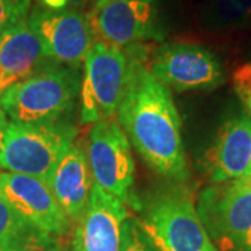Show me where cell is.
I'll list each match as a JSON object with an SVG mask.
<instances>
[{
	"mask_svg": "<svg viewBox=\"0 0 251 251\" xmlns=\"http://www.w3.org/2000/svg\"><path fill=\"white\" fill-rule=\"evenodd\" d=\"M249 180H250V183H251V176H250V177H249Z\"/></svg>",
	"mask_w": 251,
	"mask_h": 251,
	"instance_id": "83f0119b",
	"label": "cell"
},
{
	"mask_svg": "<svg viewBox=\"0 0 251 251\" xmlns=\"http://www.w3.org/2000/svg\"><path fill=\"white\" fill-rule=\"evenodd\" d=\"M38 227L25 222L0 197V251H13Z\"/></svg>",
	"mask_w": 251,
	"mask_h": 251,
	"instance_id": "2e32d148",
	"label": "cell"
},
{
	"mask_svg": "<svg viewBox=\"0 0 251 251\" xmlns=\"http://www.w3.org/2000/svg\"><path fill=\"white\" fill-rule=\"evenodd\" d=\"M234 3L237 4V7L246 16V18L251 21V0H234Z\"/></svg>",
	"mask_w": 251,
	"mask_h": 251,
	"instance_id": "603a6c76",
	"label": "cell"
},
{
	"mask_svg": "<svg viewBox=\"0 0 251 251\" xmlns=\"http://www.w3.org/2000/svg\"><path fill=\"white\" fill-rule=\"evenodd\" d=\"M119 125L152 171L175 181L188 179L181 120L171 91L144 67L140 57L119 108Z\"/></svg>",
	"mask_w": 251,
	"mask_h": 251,
	"instance_id": "6da1fadb",
	"label": "cell"
},
{
	"mask_svg": "<svg viewBox=\"0 0 251 251\" xmlns=\"http://www.w3.org/2000/svg\"><path fill=\"white\" fill-rule=\"evenodd\" d=\"M49 62L39 36L27 20L6 29L0 34V95Z\"/></svg>",
	"mask_w": 251,
	"mask_h": 251,
	"instance_id": "5bb4252c",
	"label": "cell"
},
{
	"mask_svg": "<svg viewBox=\"0 0 251 251\" xmlns=\"http://www.w3.org/2000/svg\"><path fill=\"white\" fill-rule=\"evenodd\" d=\"M158 251H214L193 200L183 191L162 194L148 208L143 224Z\"/></svg>",
	"mask_w": 251,
	"mask_h": 251,
	"instance_id": "8992f818",
	"label": "cell"
},
{
	"mask_svg": "<svg viewBox=\"0 0 251 251\" xmlns=\"http://www.w3.org/2000/svg\"><path fill=\"white\" fill-rule=\"evenodd\" d=\"M120 251H158V249L145 233L143 225L128 216L122 226Z\"/></svg>",
	"mask_w": 251,
	"mask_h": 251,
	"instance_id": "ac0fdd59",
	"label": "cell"
},
{
	"mask_svg": "<svg viewBox=\"0 0 251 251\" xmlns=\"http://www.w3.org/2000/svg\"><path fill=\"white\" fill-rule=\"evenodd\" d=\"M152 75L177 92L212 91L226 81L222 63L204 46L163 44L153 54Z\"/></svg>",
	"mask_w": 251,
	"mask_h": 251,
	"instance_id": "ba28073f",
	"label": "cell"
},
{
	"mask_svg": "<svg viewBox=\"0 0 251 251\" xmlns=\"http://www.w3.org/2000/svg\"><path fill=\"white\" fill-rule=\"evenodd\" d=\"M214 251H218V250H214Z\"/></svg>",
	"mask_w": 251,
	"mask_h": 251,
	"instance_id": "f1b7e54d",
	"label": "cell"
},
{
	"mask_svg": "<svg viewBox=\"0 0 251 251\" xmlns=\"http://www.w3.org/2000/svg\"><path fill=\"white\" fill-rule=\"evenodd\" d=\"M250 163L251 117L234 116L219 128L204 156V169L209 181L219 184L249 177Z\"/></svg>",
	"mask_w": 251,
	"mask_h": 251,
	"instance_id": "4fadbf2b",
	"label": "cell"
},
{
	"mask_svg": "<svg viewBox=\"0 0 251 251\" xmlns=\"http://www.w3.org/2000/svg\"><path fill=\"white\" fill-rule=\"evenodd\" d=\"M206 24L216 29H234L249 24L234 0H211L206 9Z\"/></svg>",
	"mask_w": 251,
	"mask_h": 251,
	"instance_id": "e0dca14e",
	"label": "cell"
},
{
	"mask_svg": "<svg viewBox=\"0 0 251 251\" xmlns=\"http://www.w3.org/2000/svg\"><path fill=\"white\" fill-rule=\"evenodd\" d=\"M75 134V127L67 122L9 123L0 155V168L32 176L49 186L57 165L73 145Z\"/></svg>",
	"mask_w": 251,
	"mask_h": 251,
	"instance_id": "3957f363",
	"label": "cell"
},
{
	"mask_svg": "<svg viewBox=\"0 0 251 251\" xmlns=\"http://www.w3.org/2000/svg\"><path fill=\"white\" fill-rule=\"evenodd\" d=\"M0 197L25 222L56 237L69 232L70 221L42 180L13 172H0Z\"/></svg>",
	"mask_w": 251,
	"mask_h": 251,
	"instance_id": "8fae6325",
	"label": "cell"
},
{
	"mask_svg": "<svg viewBox=\"0 0 251 251\" xmlns=\"http://www.w3.org/2000/svg\"><path fill=\"white\" fill-rule=\"evenodd\" d=\"M91 0H67V4H69V9L78 10L80 7H84L90 3Z\"/></svg>",
	"mask_w": 251,
	"mask_h": 251,
	"instance_id": "cb8c5ba5",
	"label": "cell"
},
{
	"mask_svg": "<svg viewBox=\"0 0 251 251\" xmlns=\"http://www.w3.org/2000/svg\"><path fill=\"white\" fill-rule=\"evenodd\" d=\"M125 204L92 183L88 205L74 233V251H120Z\"/></svg>",
	"mask_w": 251,
	"mask_h": 251,
	"instance_id": "7c38bea8",
	"label": "cell"
},
{
	"mask_svg": "<svg viewBox=\"0 0 251 251\" xmlns=\"http://www.w3.org/2000/svg\"><path fill=\"white\" fill-rule=\"evenodd\" d=\"M27 21L39 36L45 56L50 62L78 69L94 45V31L88 16L80 10L36 9Z\"/></svg>",
	"mask_w": 251,
	"mask_h": 251,
	"instance_id": "30bf717a",
	"label": "cell"
},
{
	"mask_svg": "<svg viewBox=\"0 0 251 251\" xmlns=\"http://www.w3.org/2000/svg\"><path fill=\"white\" fill-rule=\"evenodd\" d=\"M99 42L123 48L143 41H161L159 0H112L88 14Z\"/></svg>",
	"mask_w": 251,
	"mask_h": 251,
	"instance_id": "9c48e42d",
	"label": "cell"
},
{
	"mask_svg": "<svg viewBox=\"0 0 251 251\" xmlns=\"http://www.w3.org/2000/svg\"><path fill=\"white\" fill-rule=\"evenodd\" d=\"M49 187L69 221L78 222L87 209L92 188L88 156L81 147L69 148L57 165Z\"/></svg>",
	"mask_w": 251,
	"mask_h": 251,
	"instance_id": "9a60e30c",
	"label": "cell"
},
{
	"mask_svg": "<svg viewBox=\"0 0 251 251\" xmlns=\"http://www.w3.org/2000/svg\"><path fill=\"white\" fill-rule=\"evenodd\" d=\"M31 0H0V34L27 20Z\"/></svg>",
	"mask_w": 251,
	"mask_h": 251,
	"instance_id": "d6986e66",
	"label": "cell"
},
{
	"mask_svg": "<svg viewBox=\"0 0 251 251\" xmlns=\"http://www.w3.org/2000/svg\"><path fill=\"white\" fill-rule=\"evenodd\" d=\"M243 105H244V106L247 108V110H249V112H250V113H251V98L249 99V100H247L246 103H243Z\"/></svg>",
	"mask_w": 251,
	"mask_h": 251,
	"instance_id": "484cf974",
	"label": "cell"
},
{
	"mask_svg": "<svg viewBox=\"0 0 251 251\" xmlns=\"http://www.w3.org/2000/svg\"><path fill=\"white\" fill-rule=\"evenodd\" d=\"M80 88L77 67L49 62L31 77L4 91L0 95V109L13 123L60 122L74 108Z\"/></svg>",
	"mask_w": 251,
	"mask_h": 251,
	"instance_id": "7a4b0ae2",
	"label": "cell"
},
{
	"mask_svg": "<svg viewBox=\"0 0 251 251\" xmlns=\"http://www.w3.org/2000/svg\"><path fill=\"white\" fill-rule=\"evenodd\" d=\"M7 127H9L7 116L0 109V155L3 152V145H4V138H6V133H7Z\"/></svg>",
	"mask_w": 251,
	"mask_h": 251,
	"instance_id": "7402d4cb",
	"label": "cell"
},
{
	"mask_svg": "<svg viewBox=\"0 0 251 251\" xmlns=\"http://www.w3.org/2000/svg\"><path fill=\"white\" fill-rule=\"evenodd\" d=\"M109 1H112V0H97L95 3H94V7L92 9H98V7H102L103 4H106Z\"/></svg>",
	"mask_w": 251,
	"mask_h": 251,
	"instance_id": "d4e9b609",
	"label": "cell"
},
{
	"mask_svg": "<svg viewBox=\"0 0 251 251\" xmlns=\"http://www.w3.org/2000/svg\"><path fill=\"white\" fill-rule=\"evenodd\" d=\"M88 163L94 183L123 204L140 208L134 194V159L122 126L113 120L95 123L88 140Z\"/></svg>",
	"mask_w": 251,
	"mask_h": 251,
	"instance_id": "52a82bcc",
	"label": "cell"
},
{
	"mask_svg": "<svg viewBox=\"0 0 251 251\" xmlns=\"http://www.w3.org/2000/svg\"><path fill=\"white\" fill-rule=\"evenodd\" d=\"M197 212L214 246L222 251H251V183L249 177L206 187Z\"/></svg>",
	"mask_w": 251,
	"mask_h": 251,
	"instance_id": "5b68a950",
	"label": "cell"
},
{
	"mask_svg": "<svg viewBox=\"0 0 251 251\" xmlns=\"http://www.w3.org/2000/svg\"><path fill=\"white\" fill-rule=\"evenodd\" d=\"M138 56L122 48L94 42L84 59L85 75L80 88V122L98 123L116 113L131 80Z\"/></svg>",
	"mask_w": 251,
	"mask_h": 251,
	"instance_id": "277c9868",
	"label": "cell"
},
{
	"mask_svg": "<svg viewBox=\"0 0 251 251\" xmlns=\"http://www.w3.org/2000/svg\"><path fill=\"white\" fill-rule=\"evenodd\" d=\"M251 176V163H250V169H249V177Z\"/></svg>",
	"mask_w": 251,
	"mask_h": 251,
	"instance_id": "4316f807",
	"label": "cell"
},
{
	"mask_svg": "<svg viewBox=\"0 0 251 251\" xmlns=\"http://www.w3.org/2000/svg\"><path fill=\"white\" fill-rule=\"evenodd\" d=\"M13 251H74L67 249L56 239V236L48 234L39 229L28 236L24 242Z\"/></svg>",
	"mask_w": 251,
	"mask_h": 251,
	"instance_id": "ffe728a7",
	"label": "cell"
},
{
	"mask_svg": "<svg viewBox=\"0 0 251 251\" xmlns=\"http://www.w3.org/2000/svg\"><path fill=\"white\" fill-rule=\"evenodd\" d=\"M232 87L234 94L243 103L251 98V63H243L232 74Z\"/></svg>",
	"mask_w": 251,
	"mask_h": 251,
	"instance_id": "44dd1931",
	"label": "cell"
}]
</instances>
